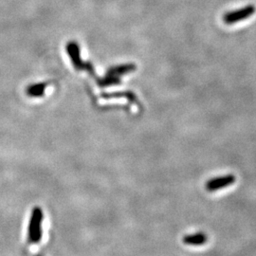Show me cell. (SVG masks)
Returning <instances> with one entry per match:
<instances>
[{"mask_svg":"<svg viewBox=\"0 0 256 256\" xmlns=\"http://www.w3.org/2000/svg\"><path fill=\"white\" fill-rule=\"evenodd\" d=\"M256 8L254 5H248L241 9L226 12L223 16V21L228 25H232L234 23L250 18L252 14H256Z\"/></svg>","mask_w":256,"mask_h":256,"instance_id":"2","label":"cell"},{"mask_svg":"<svg viewBox=\"0 0 256 256\" xmlns=\"http://www.w3.org/2000/svg\"><path fill=\"white\" fill-rule=\"evenodd\" d=\"M208 238L207 236L202 234V232H198V234H189V236H185L183 238V242L187 245L190 246H200V245H204L207 242Z\"/></svg>","mask_w":256,"mask_h":256,"instance_id":"4","label":"cell"},{"mask_svg":"<svg viewBox=\"0 0 256 256\" xmlns=\"http://www.w3.org/2000/svg\"><path fill=\"white\" fill-rule=\"evenodd\" d=\"M42 222L43 212L40 208H34L32 214L30 227H28V241L32 244H37L42 238Z\"/></svg>","mask_w":256,"mask_h":256,"instance_id":"1","label":"cell"},{"mask_svg":"<svg viewBox=\"0 0 256 256\" xmlns=\"http://www.w3.org/2000/svg\"><path fill=\"white\" fill-rule=\"evenodd\" d=\"M236 178L234 174H226L221 176L218 178H214L210 180H208L205 185V188L209 192H216L220 189L229 187L236 182Z\"/></svg>","mask_w":256,"mask_h":256,"instance_id":"3","label":"cell"}]
</instances>
